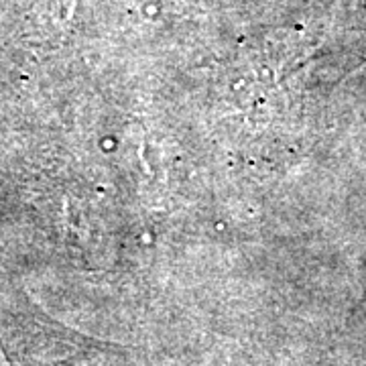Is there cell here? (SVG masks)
<instances>
[{
    "mask_svg": "<svg viewBox=\"0 0 366 366\" xmlns=\"http://www.w3.org/2000/svg\"><path fill=\"white\" fill-rule=\"evenodd\" d=\"M141 163H143V167L147 173H151V167H149V163H147V159H144V144H141Z\"/></svg>",
    "mask_w": 366,
    "mask_h": 366,
    "instance_id": "obj_1",
    "label": "cell"
}]
</instances>
